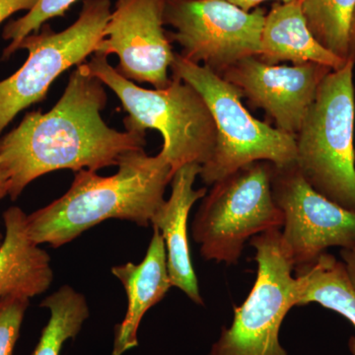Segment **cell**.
<instances>
[{"mask_svg": "<svg viewBox=\"0 0 355 355\" xmlns=\"http://www.w3.org/2000/svg\"><path fill=\"white\" fill-rule=\"evenodd\" d=\"M38 0H0V24L19 11H29Z\"/></svg>", "mask_w": 355, "mask_h": 355, "instance_id": "obj_22", "label": "cell"}, {"mask_svg": "<svg viewBox=\"0 0 355 355\" xmlns=\"http://www.w3.org/2000/svg\"><path fill=\"white\" fill-rule=\"evenodd\" d=\"M153 229L150 244L141 263L112 268V273L120 280L128 296L125 319L114 330L113 355H123L137 347V331L142 318L172 287L164 240L159 230Z\"/></svg>", "mask_w": 355, "mask_h": 355, "instance_id": "obj_14", "label": "cell"}, {"mask_svg": "<svg viewBox=\"0 0 355 355\" xmlns=\"http://www.w3.org/2000/svg\"><path fill=\"white\" fill-rule=\"evenodd\" d=\"M265 18L261 7L245 11L225 0H167L164 15L180 55L219 76L244 58L258 57Z\"/></svg>", "mask_w": 355, "mask_h": 355, "instance_id": "obj_9", "label": "cell"}, {"mask_svg": "<svg viewBox=\"0 0 355 355\" xmlns=\"http://www.w3.org/2000/svg\"><path fill=\"white\" fill-rule=\"evenodd\" d=\"M76 1L78 0H38L24 16L10 21L2 33V38L10 41L2 53V60L10 58L26 37L40 31L49 20L64 16Z\"/></svg>", "mask_w": 355, "mask_h": 355, "instance_id": "obj_20", "label": "cell"}, {"mask_svg": "<svg viewBox=\"0 0 355 355\" xmlns=\"http://www.w3.org/2000/svg\"><path fill=\"white\" fill-rule=\"evenodd\" d=\"M202 165L191 163L182 166L173 175L171 195L156 210L151 225L164 240L167 266L172 286L184 292L196 304L203 305L197 275L191 263L188 235L189 214L193 205L207 195L205 188L195 190Z\"/></svg>", "mask_w": 355, "mask_h": 355, "instance_id": "obj_13", "label": "cell"}, {"mask_svg": "<svg viewBox=\"0 0 355 355\" xmlns=\"http://www.w3.org/2000/svg\"><path fill=\"white\" fill-rule=\"evenodd\" d=\"M85 65L120 99L128 113L123 120L125 130L161 133L160 153L171 165L173 175L182 166L203 165L211 157L216 144V123L202 95L190 84L172 77L165 88L139 87L121 76L109 64L108 57L99 53H94Z\"/></svg>", "mask_w": 355, "mask_h": 355, "instance_id": "obj_3", "label": "cell"}, {"mask_svg": "<svg viewBox=\"0 0 355 355\" xmlns=\"http://www.w3.org/2000/svg\"><path fill=\"white\" fill-rule=\"evenodd\" d=\"M171 70L173 77L202 95L216 123V147L200 170L203 183L212 186L258 161L275 166L295 162V137L252 116L243 105L241 93L223 77L177 53Z\"/></svg>", "mask_w": 355, "mask_h": 355, "instance_id": "obj_5", "label": "cell"}, {"mask_svg": "<svg viewBox=\"0 0 355 355\" xmlns=\"http://www.w3.org/2000/svg\"><path fill=\"white\" fill-rule=\"evenodd\" d=\"M40 306L50 310L51 317L32 355H60L64 343L76 338L87 320V300L73 287L64 286Z\"/></svg>", "mask_w": 355, "mask_h": 355, "instance_id": "obj_18", "label": "cell"}, {"mask_svg": "<svg viewBox=\"0 0 355 355\" xmlns=\"http://www.w3.org/2000/svg\"><path fill=\"white\" fill-rule=\"evenodd\" d=\"M118 167L110 177L89 170L74 172L62 197L28 216L32 239L60 248L111 218L147 227L164 202L171 165L162 153L149 156L141 149L123 155Z\"/></svg>", "mask_w": 355, "mask_h": 355, "instance_id": "obj_2", "label": "cell"}, {"mask_svg": "<svg viewBox=\"0 0 355 355\" xmlns=\"http://www.w3.org/2000/svg\"><path fill=\"white\" fill-rule=\"evenodd\" d=\"M355 60L324 77L295 137L301 175L318 193L355 212Z\"/></svg>", "mask_w": 355, "mask_h": 355, "instance_id": "obj_4", "label": "cell"}, {"mask_svg": "<svg viewBox=\"0 0 355 355\" xmlns=\"http://www.w3.org/2000/svg\"><path fill=\"white\" fill-rule=\"evenodd\" d=\"M166 3L167 0H118L95 53L116 55V71L132 83L167 87L176 53L163 27Z\"/></svg>", "mask_w": 355, "mask_h": 355, "instance_id": "obj_11", "label": "cell"}, {"mask_svg": "<svg viewBox=\"0 0 355 355\" xmlns=\"http://www.w3.org/2000/svg\"><path fill=\"white\" fill-rule=\"evenodd\" d=\"M225 1L230 2L234 6L240 7L245 11H252L254 9L258 8L259 6L266 1H270V0H225ZM282 1V3H287V2L292 1H304V0H277Z\"/></svg>", "mask_w": 355, "mask_h": 355, "instance_id": "obj_24", "label": "cell"}, {"mask_svg": "<svg viewBox=\"0 0 355 355\" xmlns=\"http://www.w3.org/2000/svg\"><path fill=\"white\" fill-rule=\"evenodd\" d=\"M273 164L258 161L220 181L202 198L191 225L205 261L236 265L254 236L282 229L284 216L273 200Z\"/></svg>", "mask_w": 355, "mask_h": 355, "instance_id": "obj_6", "label": "cell"}, {"mask_svg": "<svg viewBox=\"0 0 355 355\" xmlns=\"http://www.w3.org/2000/svg\"><path fill=\"white\" fill-rule=\"evenodd\" d=\"M258 58L270 64H318L338 69L347 60L324 48L311 32L302 1L277 3L266 14Z\"/></svg>", "mask_w": 355, "mask_h": 355, "instance_id": "obj_16", "label": "cell"}, {"mask_svg": "<svg viewBox=\"0 0 355 355\" xmlns=\"http://www.w3.org/2000/svg\"><path fill=\"white\" fill-rule=\"evenodd\" d=\"M298 282L296 307L317 303L349 320L355 328V287L343 261L328 252L308 265L294 268ZM349 347L355 355V338Z\"/></svg>", "mask_w": 355, "mask_h": 355, "instance_id": "obj_17", "label": "cell"}, {"mask_svg": "<svg viewBox=\"0 0 355 355\" xmlns=\"http://www.w3.org/2000/svg\"><path fill=\"white\" fill-rule=\"evenodd\" d=\"M331 70L318 64H270L250 57L231 65L220 76L239 90L250 106L263 110L275 128L296 137L320 84Z\"/></svg>", "mask_w": 355, "mask_h": 355, "instance_id": "obj_12", "label": "cell"}, {"mask_svg": "<svg viewBox=\"0 0 355 355\" xmlns=\"http://www.w3.org/2000/svg\"><path fill=\"white\" fill-rule=\"evenodd\" d=\"M108 101L104 84L85 62L70 74L64 94L46 112H29L19 125L0 137V160L16 200L38 178L69 169L97 172L118 166L121 157L141 150L146 135L120 132L103 121Z\"/></svg>", "mask_w": 355, "mask_h": 355, "instance_id": "obj_1", "label": "cell"}, {"mask_svg": "<svg viewBox=\"0 0 355 355\" xmlns=\"http://www.w3.org/2000/svg\"><path fill=\"white\" fill-rule=\"evenodd\" d=\"M249 242L256 252V280L209 355H287L279 331L287 313L296 307L298 282L292 275L293 263L282 244L280 229L254 236Z\"/></svg>", "mask_w": 355, "mask_h": 355, "instance_id": "obj_7", "label": "cell"}, {"mask_svg": "<svg viewBox=\"0 0 355 355\" xmlns=\"http://www.w3.org/2000/svg\"><path fill=\"white\" fill-rule=\"evenodd\" d=\"M9 191V180L7 177L3 167H2L1 160H0V200L8 196Z\"/></svg>", "mask_w": 355, "mask_h": 355, "instance_id": "obj_25", "label": "cell"}, {"mask_svg": "<svg viewBox=\"0 0 355 355\" xmlns=\"http://www.w3.org/2000/svg\"><path fill=\"white\" fill-rule=\"evenodd\" d=\"M272 190L284 216L282 244L294 268L312 263L329 248L355 246V212L315 191L295 162L273 165Z\"/></svg>", "mask_w": 355, "mask_h": 355, "instance_id": "obj_10", "label": "cell"}, {"mask_svg": "<svg viewBox=\"0 0 355 355\" xmlns=\"http://www.w3.org/2000/svg\"><path fill=\"white\" fill-rule=\"evenodd\" d=\"M340 256H342L343 263L347 268L349 279L355 287V246L347 248V249H342Z\"/></svg>", "mask_w": 355, "mask_h": 355, "instance_id": "obj_23", "label": "cell"}, {"mask_svg": "<svg viewBox=\"0 0 355 355\" xmlns=\"http://www.w3.org/2000/svg\"><path fill=\"white\" fill-rule=\"evenodd\" d=\"M2 216L6 233L0 245V300H30L50 288L53 280L51 257L32 239L28 214L20 207H9Z\"/></svg>", "mask_w": 355, "mask_h": 355, "instance_id": "obj_15", "label": "cell"}, {"mask_svg": "<svg viewBox=\"0 0 355 355\" xmlns=\"http://www.w3.org/2000/svg\"><path fill=\"white\" fill-rule=\"evenodd\" d=\"M4 234L2 233L1 227H0V245H1L2 241H3Z\"/></svg>", "mask_w": 355, "mask_h": 355, "instance_id": "obj_27", "label": "cell"}, {"mask_svg": "<svg viewBox=\"0 0 355 355\" xmlns=\"http://www.w3.org/2000/svg\"><path fill=\"white\" fill-rule=\"evenodd\" d=\"M112 11L110 0H84L79 17L64 31H53L44 24L21 42L18 50L28 51L27 60L0 81V137L20 112L46 99L60 74L94 55Z\"/></svg>", "mask_w": 355, "mask_h": 355, "instance_id": "obj_8", "label": "cell"}, {"mask_svg": "<svg viewBox=\"0 0 355 355\" xmlns=\"http://www.w3.org/2000/svg\"><path fill=\"white\" fill-rule=\"evenodd\" d=\"M29 302L18 297L0 300V355H13Z\"/></svg>", "mask_w": 355, "mask_h": 355, "instance_id": "obj_21", "label": "cell"}, {"mask_svg": "<svg viewBox=\"0 0 355 355\" xmlns=\"http://www.w3.org/2000/svg\"><path fill=\"white\" fill-rule=\"evenodd\" d=\"M350 58L355 60V19L354 27H352V43H350Z\"/></svg>", "mask_w": 355, "mask_h": 355, "instance_id": "obj_26", "label": "cell"}, {"mask_svg": "<svg viewBox=\"0 0 355 355\" xmlns=\"http://www.w3.org/2000/svg\"><path fill=\"white\" fill-rule=\"evenodd\" d=\"M302 7L315 38L338 57L349 60L355 0H304Z\"/></svg>", "mask_w": 355, "mask_h": 355, "instance_id": "obj_19", "label": "cell"}]
</instances>
